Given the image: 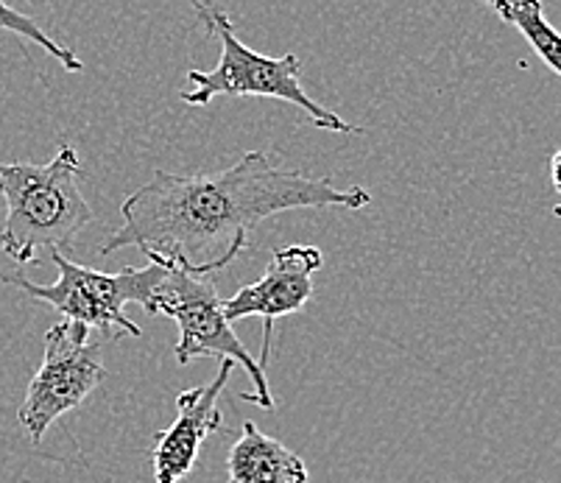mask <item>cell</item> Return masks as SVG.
Masks as SVG:
<instances>
[{
	"instance_id": "7",
	"label": "cell",
	"mask_w": 561,
	"mask_h": 483,
	"mask_svg": "<svg viewBox=\"0 0 561 483\" xmlns=\"http://www.w3.org/2000/svg\"><path fill=\"white\" fill-rule=\"evenodd\" d=\"M324 266V254L316 246H283L272 254L268 268L252 286H243L224 299V317L227 322L260 317L263 319V347L257 364H268L272 355L274 322L290 313H299L313 297V274Z\"/></svg>"
},
{
	"instance_id": "2",
	"label": "cell",
	"mask_w": 561,
	"mask_h": 483,
	"mask_svg": "<svg viewBox=\"0 0 561 483\" xmlns=\"http://www.w3.org/2000/svg\"><path fill=\"white\" fill-rule=\"evenodd\" d=\"M81 176L84 168L73 146H62L45 165L0 160V196L7 205L0 249L18 266L37 263L39 252L70 249L93 221Z\"/></svg>"
},
{
	"instance_id": "8",
	"label": "cell",
	"mask_w": 561,
	"mask_h": 483,
	"mask_svg": "<svg viewBox=\"0 0 561 483\" xmlns=\"http://www.w3.org/2000/svg\"><path fill=\"white\" fill-rule=\"evenodd\" d=\"M232 360H221L218 372L210 383L187 389L176 396V419L171 428L157 434L151 447V464H154V483H180L196 467L198 450L207 441V436L221 428L224 414L218 405V396L227 389L229 375H232Z\"/></svg>"
},
{
	"instance_id": "6",
	"label": "cell",
	"mask_w": 561,
	"mask_h": 483,
	"mask_svg": "<svg viewBox=\"0 0 561 483\" xmlns=\"http://www.w3.org/2000/svg\"><path fill=\"white\" fill-rule=\"evenodd\" d=\"M101 364V344L93 338V330L81 322L59 324L45 333V355L37 375L28 383L18 422L25 436L39 445L48 428L59 416L79 409L104 380Z\"/></svg>"
},
{
	"instance_id": "11",
	"label": "cell",
	"mask_w": 561,
	"mask_h": 483,
	"mask_svg": "<svg viewBox=\"0 0 561 483\" xmlns=\"http://www.w3.org/2000/svg\"><path fill=\"white\" fill-rule=\"evenodd\" d=\"M0 28H3V32L18 34V37H23L25 43H34V45H39L43 50H48L56 62L62 65L65 70H70V73H79V70L84 68L79 56H76L68 45H59L54 37H48V34L39 28L37 20H32L28 14H23V12H18V9H12L7 0H0Z\"/></svg>"
},
{
	"instance_id": "1",
	"label": "cell",
	"mask_w": 561,
	"mask_h": 483,
	"mask_svg": "<svg viewBox=\"0 0 561 483\" xmlns=\"http://www.w3.org/2000/svg\"><path fill=\"white\" fill-rule=\"evenodd\" d=\"M369 202L364 187H339L279 165L265 151H247L218 174L157 171L121 205L124 223L101 243V257L140 246L221 272L247 252L249 232L265 218L305 207L360 210Z\"/></svg>"
},
{
	"instance_id": "3",
	"label": "cell",
	"mask_w": 561,
	"mask_h": 483,
	"mask_svg": "<svg viewBox=\"0 0 561 483\" xmlns=\"http://www.w3.org/2000/svg\"><path fill=\"white\" fill-rule=\"evenodd\" d=\"M198 20L207 32L221 43V59L213 70H187L193 90L182 93V101L191 106H207L213 99H274L302 110L313 126L333 135H364V129L350 120L339 118V112L316 104L299 79V56H265L249 48L232 28V20L224 9L213 3L193 0Z\"/></svg>"
},
{
	"instance_id": "9",
	"label": "cell",
	"mask_w": 561,
	"mask_h": 483,
	"mask_svg": "<svg viewBox=\"0 0 561 483\" xmlns=\"http://www.w3.org/2000/svg\"><path fill=\"white\" fill-rule=\"evenodd\" d=\"M227 475L229 483H308V467L283 441L243 422L241 439L229 447Z\"/></svg>"
},
{
	"instance_id": "12",
	"label": "cell",
	"mask_w": 561,
	"mask_h": 483,
	"mask_svg": "<svg viewBox=\"0 0 561 483\" xmlns=\"http://www.w3.org/2000/svg\"><path fill=\"white\" fill-rule=\"evenodd\" d=\"M559 162H561V151H553V154H550V182H553V191L556 193H559V187H561Z\"/></svg>"
},
{
	"instance_id": "10",
	"label": "cell",
	"mask_w": 561,
	"mask_h": 483,
	"mask_svg": "<svg viewBox=\"0 0 561 483\" xmlns=\"http://www.w3.org/2000/svg\"><path fill=\"white\" fill-rule=\"evenodd\" d=\"M503 23L514 25L539 54L550 73H561V37L545 18L542 0H483Z\"/></svg>"
},
{
	"instance_id": "5",
	"label": "cell",
	"mask_w": 561,
	"mask_h": 483,
	"mask_svg": "<svg viewBox=\"0 0 561 483\" xmlns=\"http://www.w3.org/2000/svg\"><path fill=\"white\" fill-rule=\"evenodd\" d=\"M50 261L59 268L54 286H37L25 274H0V283L20 288L25 297L50 304L68 322H81L104 335H142L140 324L131 322L126 304L149 308L157 286L165 277V266L151 261L146 268H121V272H99L68 261L62 252H50Z\"/></svg>"
},
{
	"instance_id": "4",
	"label": "cell",
	"mask_w": 561,
	"mask_h": 483,
	"mask_svg": "<svg viewBox=\"0 0 561 483\" xmlns=\"http://www.w3.org/2000/svg\"><path fill=\"white\" fill-rule=\"evenodd\" d=\"M149 261H160L165 266V277L157 286L154 297L149 302L151 317H168L180 327V341L173 347V355L182 366L191 364L198 355H216L218 360H232L241 366L249 380L254 383L252 391H243L241 400H249L257 409L272 411L277 405L272 394V386L265 380V366L252 358L243 341L234 333L232 322L224 317V299L216 288V268L191 266L180 257H165V254L142 249Z\"/></svg>"
}]
</instances>
